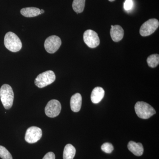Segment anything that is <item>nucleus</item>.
<instances>
[{"instance_id": "ddd939ff", "label": "nucleus", "mask_w": 159, "mask_h": 159, "mask_svg": "<svg viewBox=\"0 0 159 159\" xmlns=\"http://www.w3.org/2000/svg\"><path fill=\"white\" fill-rule=\"evenodd\" d=\"M127 147L129 150L136 156H141L144 152V148L141 143L130 141L128 143Z\"/></svg>"}, {"instance_id": "dca6fc26", "label": "nucleus", "mask_w": 159, "mask_h": 159, "mask_svg": "<svg viewBox=\"0 0 159 159\" xmlns=\"http://www.w3.org/2000/svg\"><path fill=\"white\" fill-rule=\"evenodd\" d=\"M85 0H74L72 7L77 14L81 13L84 10Z\"/></svg>"}, {"instance_id": "5701e85b", "label": "nucleus", "mask_w": 159, "mask_h": 159, "mask_svg": "<svg viewBox=\"0 0 159 159\" xmlns=\"http://www.w3.org/2000/svg\"><path fill=\"white\" fill-rule=\"evenodd\" d=\"M109 1H110V2H114V1H115V0H108Z\"/></svg>"}, {"instance_id": "39448f33", "label": "nucleus", "mask_w": 159, "mask_h": 159, "mask_svg": "<svg viewBox=\"0 0 159 159\" xmlns=\"http://www.w3.org/2000/svg\"><path fill=\"white\" fill-rule=\"evenodd\" d=\"M159 26V21L156 19L148 20L141 26L140 34L142 36H149L156 31Z\"/></svg>"}, {"instance_id": "4468645a", "label": "nucleus", "mask_w": 159, "mask_h": 159, "mask_svg": "<svg viewBox=\"0 0 159 159\" xmlns=\"http://www.w3.org/2000/svg\"><path fill=\"white\" fill-rule=\"evenodd\" d=\"M20 13L26 17H33L40 14V10L35 7H27L21 9Z\"/></svg>"}, {"instance_id": "6e6552de", "label": "nucleus", "mask_w": 159, "mask_h": 159, "mask_svg": "<svg viewBox=\"0 0 159 159\" xmlns=\"http://www.w3.org/2000/svg\"><path fill=\"white\" fill-rule=\"evenodd\" d=\"M42 134L41 129L37 126H31L26 131L25 140L29 144H33L41 139Z\"/></svg>"}, {"instance_id": "9b49d317", "label": "nucleus", "mask_w": 159, "mask_h": 159, "mask_svg": "<svg viewBox=\"0 0 159 159\" xmlns=\"http://www.w3.org/2000/svg\"><path fill=\"white\" fill-rule=\"evenodd\" d=\"M82 105V97L79 93L74 94L70 99V107L73 111L77 112L80 111Z\"/></svg>"}, {"instance_id": "9d476101", "label": "nucleus", "mask_w": 159, "mask_h": 159, "mask_svg": "<svg viewBox=\"0 0 159 159\" xmlns=\"http://www.w3.org/2000/svg\"><path fill=\"white\" fill-rule=\"evenodd\" d=\"M110 34L112 39L115 42L120 41L123 38L124 31L123 29L119 25L111 26Z\"/></svg>"}, {"instance_id": "20e7f679", "label": "nucleus", "mask_w": 159, "mask_h": 159, "mask_svg": "<svg viewBox=\"0 0 159 159\" xmlns=\"http://www.w3.org/2000/svg\"><path fill=\"white\" fill-rule=\"evenodd\" d=\"M56 76L53 71L48 70L39 74L35 78L34 84L39 88L50 85L55 81Z\"/></svg>"}, {"instance_id": "a211bd4d", "label": "nucleus", "mask_w": 159, "mask_h": 159, "mask_svg": "<svg viewBox=\"0 0 159 159\" xmlns=\"http://www.w3.org/2000/svg\"><path fill=\"white\" fill-rule=\"evenodd\" d=\"M0 157L2 159H12V156L4 146L0 145Z\"/></svg>"}, {"instance_id": "f03ea898", "label": "nucleus", "mask_w": 159, "mask_h": 159, "mask_svg": "<svg viewBox=\"0 0 159 159\" xmlns=\"http://www.w3.org/2000/svg\"><path fill=\"white\" fill-rule=\"evenodd\" d=\"M4 44L6 48L12 52H18L22 48V44L19 38L11 31L5 35Z\"/></svg>"}, {"instance_id": "f8f14e48", "label": "nucleus", "mask_w": 159, "mask_h": 159, "mask_svg": "<svg viewBox=\"0 0 159 159\" xmlns=\"http://www.w3.org/2000/svg\"><path fill=\"white\" fill-rule=\"evenodd\" d=\"M105 91L101 87H97L93 89L91 95V101L93 103H99L104 97Z\"/></svg>"}, {"instance_id": "7ed1b4c3", "label": "nucleus", "mask_w": 159, "mask_h": 159, "mask_svg": "<svg viewBox=\"0 0 159 159\" xmlns=\"http://www.w3.org/2000/svg\"><path fill=\"white\" fill-rule=\"evenodd\" d=\"M134 108L137 116L141 119H148L156 114V111L153 107L143 101L136 102Z\"/></svg>"}, {"instance_id": "f3484780", "label": "nucleus", "mask_w": 159, "mask_h": 159, "mask_svg": "<svg viewBox=\"0 0 159 159\" xmlns=\"http://www.w3.org/2000/svg\"><path fill=\"white\" fill-rule=\"evenodd\" d=\"M148 66L151 68H155L158 65L159 55L158 54H153L148 56L147 59Z\"/></svg>"}, {"instance_id": "f257e3e1", "label": "nucleus", "mask_w": 159, "mask_h": 159, "mask_svg": "<svg viewBox=\"0 0 159 159\" xmlns=\"http://www.w3.org/2000/svg\"><path fill=\"white\" fill-rule=\"evenodd\" d=\"M14 93L11 86L3 84L0 89V98L3 106L6 110L11 108L14 101Z\"/></svg>"}, {"instance_id": "aec40b11", "label": "nucleus", "mask_w": 159, "mask_h": 159, "mask_svg": "<svg viewBox=\"0 0 159 159\" xmlns=\"http://www.w3.org/2000/svg\"><path fill=\"white\" fill-rule=\"evenodd\" d=\"M133 2L132 0H125L124 4V8L126 11H129L132 9L133 7Z\"/></svg>"}, {"instance_id": "412c9836", "label": "nucleus", "mask_w": 159, "mask_h": 159, "mask_svg": "<svg viewBox=\"0 0 159 159\" xmlns=\"http://www.w3.org/2000/svg\"><path fill=\"white\" fill-rule=\"evenodd\" d=\"M43 159H55V156L54 152H48L46 154Z\"/></svg>"}, {"instance_id": "423d86ee", "label": "nucleus", "mask_w": 159, "mask_h": 159, "mask_svg": "<svg viewBox=\"0 0 159 159\" xmlns=\"http://www.w3.org/2000/svg\"><path fill=\"white\" fill-rule=\"evenodd\" d=\"M61 44V39L58 36L51 35L46 39L44 48L49 54H54L59 49Z\"/></svg>"}, {"instance_id": "4be33fe9", "label": "nucleus", "mask_w": 159, "mask_h": 159, "mask_svg": "<svg viewBox=\"0 0 159 159\" xmlns=\"http://www.w3.org/2000/svg\"><path fill=\"white\" fill-rule=\"evenodd\" d=\"M44 12V10H43V9H41L40 10V14H43Z\"/></svg>"}, {"instance_id": "1a4fd4ad", "label": "nucleus", "mask_w": 159, "mask_h": 159, "mask_svg": "<svg viewBox=\"0 0 159 159\" xmlns=\"http://www.w3.org/2000/svg\"><path fill=\"white\" fill-rule=\"evenodd\" d=\"M84 41L91 48H97L100 43V40L97 32L92 30H86L84 33Z\"/></svg>"}, {"instance_id": "6ab92c4d", "label": "nucleus", "mask_w": 159, "mask_h": 159, "mask_svg": "<svg viewBox=\"0 0 159 159\" xmlns=\"http://www.w3.org/2000/svg\"><path fill=\"white\" fill-rule=\"evenodd\" d=\"M101 149L106 153H111L114 150V147L111 143L106 142L101 146Z\"/></svg>"}, {"instance_id": "2eb2a0df", "label": "nucleus", "mask_w": 159, "mask_h": 159, "mask_svg": "<svg viewBox=\"0 0 159 159\" xmlns=\"http://www.w3.org/2000/svg\"><path fill=\"white\" fill-rule=\"evenodd\" d=\"M76 149L71 144L66 145L64 149L63 157V159H73L76 154Z\"/></svg>"}, {"instance_id": "0eeeda50", "label": "nucleus", "mask_w": 159, "mask_h": 159, "mask_svg": "<svg viewBox=\"0 0 159 159\" xmlns=\"http://www.w3.org/2000/svg\"><path fill=\"white\" fill-rule=\"evenodd\" d=\"M61 106L57 99H52L48 102L45 108V112L47 116L55 118L60 113Z\"/></svg>"}]
</instances>
